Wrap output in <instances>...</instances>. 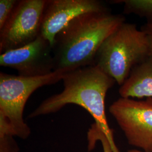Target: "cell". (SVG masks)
Returning <instances> with one entry per match:
<instances>
[{
    "instance_id": "obj_9",
    "label": "cell",
    "mask_w": 152,
    "mask_h": 152,
    "mask_svg": "<svg viewBox=\"0 0 152 152\" xmlns=\"http://www.w3.org/2000/svg\"><path fill=\"white\" fill-rule=\"evenodd\" d=\"M118 92L121 98H152V55L133 68Z\"/></svg>"
},
{
    "instance_id": "obj_16",
    "label": "cell",
    "mask_w": 152,
    "mask_h": 152,
    "mask_svg": "<svg viewBox=\"0 0 152 152\" xmlns=\"http://www.w3.org/2000/svg\"></svg>"
},
{
    "instance_id": "obj_12",
    "label": "cell",
    "mask_w": 152,
    "mask_h": 152,
    "mask_svg": "<svg viewBox=\"0 0 152 152\" xmlns=\"http://www.w3.org/2000/svg\"><path fill=\"white\" fill-rule=\"evenodd\" d=\"M18 2L17 0L0 1V29L9 20Z\"/></svg>"
},
{
    "instance_id": "obj_2",
    "label": "cell",
    "mask_w": 152,
    "mask_h": 152,
    "mask_svg": "<svg viewBox=\"0 0 152 152\" xmlns=\"http://www.w3.org/2000/svg\"><path fill=\"white\" fill-rule=\"evenodd\" d=\"M62 81L63 90L44 100L28 117L56 113L68 104L79 105L91 115L107 137L112 152H120L105 110L107 92L116 83L114 79L97 65H92L66 72Z\"/></svg>"
},
{
    "instance_id": "obj_13",
    "label": "cell",
    "mask_w": 152,
    "mask_h": 152,
    "mask_svg": "<svg viewBox=\"0 0 152 152\" xmlns=\"http://www.w3.org/2000/svg\"><path fill=\"white\" fill-rule=\"evenodd\" d=\"M9 133L0 134V152H17L18 147Z\"/></svg>"
},
{
    "instance_id": "obj_8",
    "label": "cell",
    "mask_w": 152,
    "mask_h": 152,
    "mask_svg": "<svg viewBox=\"0 0 152 152\" xmlns=\"http://www.w3.org/2000/svg\"><path fill=\"white\" fill-rule=\"evenodd\" d=\"M108 11L98 0H47L40 34L52 47L57 34L76 17L92 12Z\"/></svg>"
},
{
    "instance_id": "obj_6",
    "label": "cell",
    "mask_w": 152,
    "mask_h": 152,
    "mask_svg": "<svg viewBox=\"0 0 152 152\" xmlns=\"http://www.w3.org/2000/svg\"><path fill=\"white\" fill-rule=\"evenodd\" d=\"M46 1H18L9 20L0 29L1 54L20 48L38 37Z\"/></svg>"
},
{
    "instance_id": "obj_4",
    "label": "cell",
    "mask_w": 152,
    "mask_h": 152,
    "mask_svg": "<svg viewBox=\"0 0 152 152\" xmlns=\"http://www.w3.org/2000/svg\"><path fill=\"white\" fill-rule=\"evenodd\" d=\"M65 73L54 71L37 77L0 73V114L9 121L14 136L25 139L31 134L30 128L23 119L25 105L31 95L40 87L62 80Z\"/></svg>"
},
{
    "instance_id": "obj_10",
    "label": "cell",
    "mask_w": 152,
    "mask_h": 152,
    "mask_svg": "<svg viewBox=\"0 0 152 152\" xmlns=\"http://www.w3.org/2000/svg\"><path fill=\"white\" fill-rule=\"evenodd\" d=\"M114 4H124V12L126 14H135L147 20V24H152V0L114 1Z\"/></svg>"
},
{
    "instance_id": "obj_3",
    "label": "cell",
    "mask_w": 152,
    "mask_h": 152,
    "mask_svg": "<svg viewBox=\"0 0 152 152\" xmlns=\"http://www.w3.org/2000/svg\"><path fill=\"white\" fill-rule=\"evenodd\" d=\"M147 33L135 24L124 23L107 38L95 59L94 65L121 86L137 64L150 55Z\"/></svg>"
},
{
    "instance_id": "obj_14",
    "label": "cell",
    "mask_w": 152,
    "mask_h": 152,
    "mask_svg": "<svg viewBox=\"0 0 152 152\" xmlns=\"http://www.w3.org/2000/svg\"><path fill=\"white\" fill-rule=\"evenodd\" d=\"M148 30L149 36L150 39H151V45H152V24H151V25L149 26Z\"/></svg>"
},
{
    "instance_id": "obj_7",
    "label": "cell",
    "mask_w": 152,
    "mask_h": 152,
    "mask_svg": "<svg viewBox=\"0 0 152 152\" xmlns=\"http://www.w3.org/2000/svg\"><path fill=\"white\" fill-rule=\"evenodd\" d=\"M0 65L14 69L23 77L48 75L54 71L52 45L40 34L27 45L1 54Z\"/></svg>"
},
{
    "instance_id": "obj_15",
    "label": "cell",
    "mask_w": 152,
    "mask_h": 152,
    "mask_svg": "<svg viewBox=\"0 0 152 152\" xmlns=\"http://www.w3.org/2000/svg\"><path fill=\"white\" fill-rule=\"evenodd\" d=\"M128 152H142L140 151H138V150H135V149H134V150H130L129 151H128Z\"/></svg>"
},
{
    "instance_id": "obj_11",
    "label": "cell",
    "mask_w": 152,
    "mask_h": 152,
    "mask_svg": "<svg viewBox=\"0 0 152 152\" xmlns=\"http://www.w3.org/2000/svg\"><path fill=\"white\" fill-rule=\"evenodd\" d=\"M88 140V148L92 149L97 140L101 141L104 152H113L107 137L100 129L98 125L94 123L87 132Z\"/></svg>"
},
{
    "instance_id": "obj_5",
    "label": "cell",
    "mask_w": 152,
    "mask_h": 152,
    "mask_svg": "<svg viewBox=\"0 0 152 152\" xmlns=\"http://www.w3.org/2000/svg\"><path fill=\"white\" fill-rule=\"evenodd\" d=\"M109 112L129 144L152 152V98L139 101L121 97L110 105Z\"/></svg>"
},
{
    "instance_id": "obj_1",
    "label": "cell",
    "mask_w": 152,
    "mask_h": 152,
    "mask_svg": "<svg viewBox=\"0 0 152 152\" xmlns=\"http://www.w3.org/2000/svg\"><path fill=\"white\" fill-rule=\"evenodd\" d=\"M125 22L110 11L82 14L57 34L53 45L54 71L68 72L94 65L104 41Z\"/></svg>"
}]
</instances>
